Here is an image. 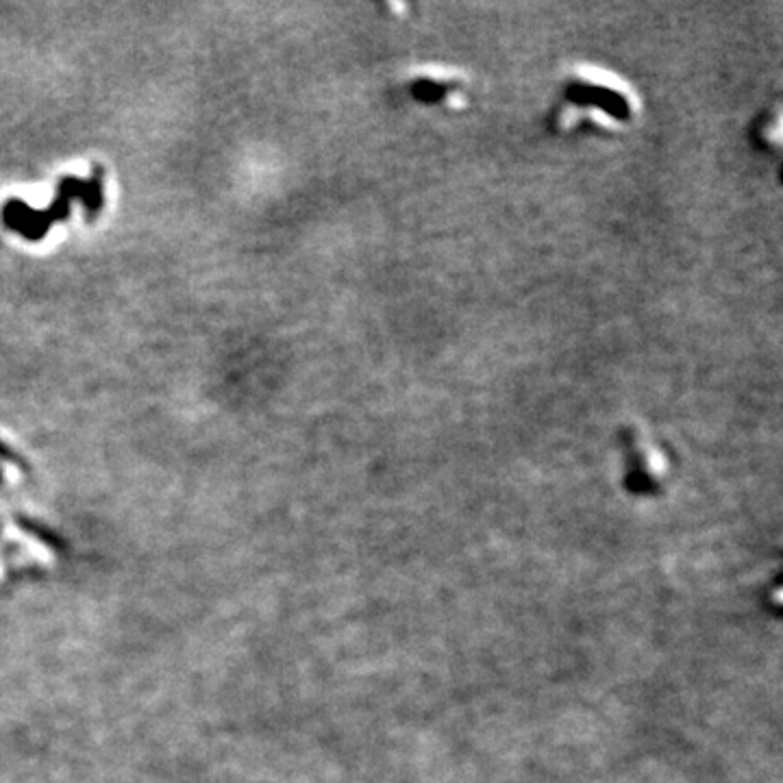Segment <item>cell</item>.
<instances>
[{"instance_id":"obj_1","label":"cell","mask_w":783,"mask_h":783,"mask_svg":"<svg viewBox=\"0 0 783 783\" xmlns=\"http://www.w3.org/2000/svg\"><path fill=\"white\" fill-rule=\"evenodd\" d=\"M640 116L642 98L625 77L594 64H577L557 87L549 124L562 135H618L638 124Z\"/></svg>"},{"instance_id":"obj_2","label":"cell","mask_w":783,"mask_h":783,"mask_svg":"<svg viewBox=\"0 0 783 783\" xmlns=\"http://www.w3.org/2000/svg\"><path fill=\"white\" fill-rule=\"evenodd\" d=\"M403 90L416 105L459 111L470 105L472 81L466 72L451 66L420 64L403 77Z\"/></svg>"},{"instance_id":"obj_3","label":"cell","mask_w":783,"mask_h":783,"mask_svg":"<svg viewBox=\"0 0 783 783\" xmlns=\"http://www.w3.org/2000/svg\"><path fill=\"white\" fill-rule=\"evenodd\" d=\"M755 140L768 151H777L781 142V114L779 107L773 105L764 111V116L755 124Z\"/></svg>"}]
</instances>
